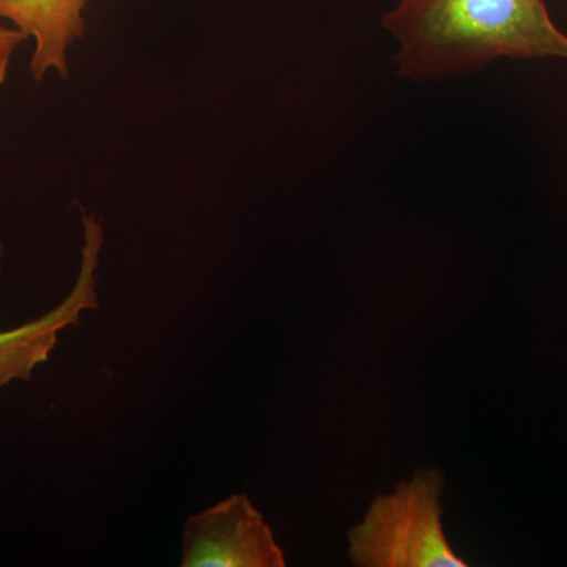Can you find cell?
<instances>
[{
	"instance_id": "cell-1",
	"label": "cell",
	"mask_w": 567,
	"mask_h": 567,
	"mask_svg": "<svg viewBox=\"0 0 567 567\" xmlns=\"http://www.w3.org/2000/svg\"><path fill=\"white\" fill-rule=\"evenodd\" d=\"M398 73L423 81L483 69L498 59H561L567 35L544 0H401L383 17Z\"/></svg>"
},
{
	"instance_id": "cell-2",
	"label": "cell",
	"mask_w": 567,
	"mask_h": 567,
	"mask_svg": "<svg viewBox=\"0 0 567 567\" xmlns=\"http://www.w3.org/2000/svg\"><path fill=\"white\" fill-rule=\"evenodd\" d=\"M443 475L423 470L391 495L379 496L350 532V557L365 567H465L442 527Z\"/></svg>"
},
{
	"instance_id": "cell-3",
	"label": "cell",
	"mask_w": 567,
	"mask_h": 567,
	"mask_svg": "<svg viewBox=\"0 0 567 567\" xmlns=\"http://www.w3.org/2000/svg\"><path fill=\"white\" fill-rule=\"evenodd\" d=\"M284 565L274 533L246 495H235L186 522L183 567Z\"/></svg>"
},
{
	"instance_id": "cell-4",
	"label": "cell",
	"mask_w": 567,
	"mask_h": 567,
	"mask_svg": "<svg viewBox=\"0 0 567 567\" xmlns=\"http://www.w3.org/2000/svg\"><path fill=\"white\" fill-rule=\"evenodd\" d=\"M84 246L80 276L69 297L47 316L0 333V390L13 380H29L37 365L50 358L63 328L78 323L84 309L99 308L95 270L103 245L102 224L82 216Z\"/></svg>"
},
{
	"instance_id": "cell-5",
	"label": "cell",
	"mask_w": 567,
	"mask_h": 567,
	"mask_svg": "<svg viewBox=\"0 0 567 567\" xmlns=\"http://www.w3.org/2000/svg\"><path fill=\"white\" fill-rule=\"evenodd\" d=\"M89 0H0V20L33 40L31 74L43 81L50 73L69 78V50L84 35Z\"/></svg>"
},
{
	"instance_id": "cell-6",
	"label": "cell",
	"mask_w": 567,
	"mask_h": 567,
	"mask_svg": "<svg viewBox=\"0 0 567 567\" xmlns=\"http://www.w3.org/2000/svg\"><path fill=\"white\" fill-rule=\"evenodd\" d=\"M25 40L28 39L24 33L14 29L9 22L0 20V85L6 84L14 52Z\"/></svg>"
}]
</instances>
